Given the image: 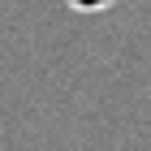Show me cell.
Listing matches in <instances>:
<instances>
[{"label":"cell","instance_id":"cell-1","mask_svg":"<svg viewBox=\"0 0 151 151\" xmlns=\"http://www.w3.org/2000/svg\"><path fill=\"white\" fill-rule=\"evenodd\" d=\"M69 4H73L78 13H99V9H112L116 0H69Z\"/></svg>","mask_w":151,"mask_h":151}]
</instances>
